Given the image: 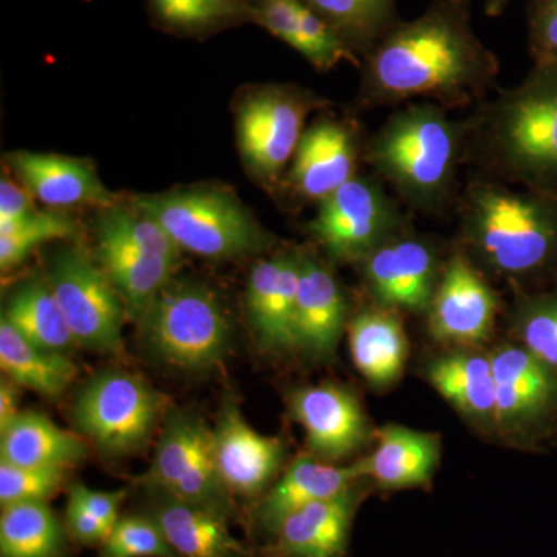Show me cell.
<instances>
[{"mask_svg": "<svg viewBox=\"0 0 557 557\" xmlns=\"http://www.w3.org/2000/svg\"><path fill=\"white\" fill-rule=\"evenodd\" d=\"M359 72L358 110L432 102L450 112L496 90L500 61L474 32L469 0H434L416 20H399Z\"/></svg>", "mask_w": 557, "mask_h": 557, "instance_id": "cell-1", "label": "cell"}, {"mask_svg": "<svg viewBox=\"0 0 557 557\" xmlns=\"http://www.w3.org/2000/svg\"><path fill=\"white\" fill-rule=\"evenodd\" d=\"M460 249L518 289L557 284V194L471 175L454 205Z\"/></svg>", "mask_w": 557, "mask_h": 557, "instance_id": "cell-2", "label": "cell"}, {"mask_svg": "<svg viewBox=\"0 0 557 557\" xmlns=\"http://www.w3.org/2000/svg\"><path fill=\"white\" fill-rule=\"evenodd\" d=\"M475 174L557 194V65H536L494 90L467 119Z\"/></svg>", "mask_w": 557, "mask_h": 557, "instance_id": "cell-3", "label": "cell"}, {"mask_svg": "<svg viewBox=\"0 0 557 557\" xmlns=\"http://www.w3.org/2000/svg\"><path fill=\"white\" fill-rule=\"evenodd\" d=\"M467 146V120L432 102H409L368 137L364 163L410 211L443 214L460 193Z\"/></svg>", "mask_w": 557, "mask_h": 557, "instance_id": "cell-4", "label": "cell"}, {"mask_svg": "<svg viewBox=\"0 0 557 557\" xmlns=\"http://www.w3.org/2000/svg\"><path fill=\"white\" fill-rule=\"evenodd\" d=\"M132 205L157 220L180 249L211 260L262 255L273 244L248 208L218 186L145 194Z\"/></svg>", "mask_w": 557, "mask_h": 557, "instance_id": "cell-5", "label": "cell"}, {"mask_svg": "<svg viewBox=\"0 0 557 557\" xmlns=\"http://www.w3.org/2000/svg\"><path fill=\"white\" fill-rule=\"evenodd\" d=\"M138 324L150 354L183 372L218 368L230 351L228 314L200 282L172 278Z\"/></svg>", "mask_w": 557, "mask_h": 557, "instance_id": "cell-6", "label": "cell"}, {"mask_svg": "<svg viewBox=\"0 0 557 557\" xmlns=\"http://www.w3.org/2000/svg\"><path fill=\"white\" fill-rule=\"evenodd\" d=\"M332 102L295 84H263L248 90L236 106V134L242 161L263 188L284 183L307 120Z\"/></svg>", "mask_w": 557, "mask_h": 557, "instance_id": "cell-7", "label": "cell"}, {"mask_svg": "<svg viewBox=\"0 0 557 557\" xmlns=\"http://www.w3.org/2000/svg\"><path fill=\"white\" fill-rule=\"evenodd\" d=\"M166 408V395L143 376L106 369L79 388L73 421L102 456L120 458L146 446Z\"/></svg>", "mask_w": 557, "mask_h": 557, "instance_id": "cell-8", "label": "cell"}, {"mask_svg": "<svg viewBox=\"0 0 557 557\" xmlns=\"http://www.w3.org/2000/svg\"><path fill=\"white\" fill-rule=\"evenodd\" d=\"M410 225L405 205L388 194L387 186L375 174L359 172L319 201L307 233L333 262L359 263Z\"/></svg>", "mask_w": 557, "mask_h": 557, "instance_id": "cell-9", "label": "cell"}, {"mask_svg": "<svg viewBox=\"0 0 557 557\" xmlns=\"http://www.w3.org/2000/svg\"><path fill=\"white\" fill-rule=\"evenodd\" d=\"M143 485L159 487L228 519L236 515L233 496L215 463L212 429L193 410L174 408L168 412Z\"/></svg>", "mask_w": 557, "mask_h": 557, "instance_id": "cell-10", "label": "cell"}, {"mask_svg": "<svg viewBox=\"0 0 557 557\" xmlns=\"http://www.w3.org/2000/svg\"><path fill=\"white\" fill-rule=\"evenodd\" d=\"M76 346L120 354L126 307L106 271L79 248H61L46 274Z\"/></svg>", "mask_w": 557, "mask_h": 557, "instance_id": "cell-11", "label": "cell"}, {"mask_svg": "<svg viewBox=\"0 0 557 557\" xmlns=\"http://www.w3.org/2000/svg\"><path fill=\"white\" fill-rule=\"evenodd\" d=\"M496 380L497 434L525 448L557 429V372L516 341L491 351Z\"/></svg>", "mask_w": 557, "mask_h": 557, "instance_id": "cell-12", "label": "cell"}, {"mask_svg": "<svg viewBox=\"0 0 557 557\" xmlns=\"http://www.w3.org/2000/svg\"><path fill=\"white\" fill-rule=\"evenodd\" d=\"M445 262L437 242L410 225L357 265L370 302L426 317Z\"/></svg>", "mask_w": 557, "mask_h": 557, "instance_id": "cell-13", "label": "cell"}, {"mask_svg": "<svg viewBox=\"0 0 557 557\" xmlns=\"http://www.w3.org/2000/svg\"><path fill=\"white\" fill-rule=\"evenodd\" d=\"M366 141L355 116L324 110L304 132L282 186L293 200L318 205L361 172Z\"/></svg>", "mask_w": 557, "mask_h": 557, "instance_id": "cell-14", "label": "cell"}, {"mask_svg": "<svg viewBox=\"0 0 557 557\" xmlns=\"http://www.w3.org/2000/svg\"><path fill=\"white\" fill-rule=\"evenodd\" d=\"M500 307L486 274L457 247L446 258L426 313L429 335L453 348L478 347L493 335Z\"/></svg>", "mask_w": 557, "mask_h": 557, "instance_id": "cell-15", "label": "cell"}, {"mask_svg": "<svg viewBox=\"0 0 557 557\" xmlns=\"http://www.w3.org/2000/svg\"><path fill=\"white\" fill-rule=\"evenodd\" d=\"M288 410L306 432L309 454L330 463L354 456L375 437L361 401L341 384L295 388L288 395Z\"/></svg>", "mask_w": 557, "mask_h": 557, "instance_id": "cell-16", "label": "cell"}, {"mask_svg": "<svg viewBox=\"0 0 557 557\" xmlns=\"http://www.w3.org/2000/svg\"><path fill=\"white\" fill-rule=\"evenodd\" d=\"M215 463L231 496L255 498L269 491L285 457L281 437H269L249 426L233 399L223 403L212 429Z\"/></svg>", "mask_w": 557, "mask_h": 557, "instance_id": "cell-17", "label": "cell"}, {"mask_svg": "<svg viewBox=\"0 0 557 557\" xmlns=\"http://www.w3.org/2000/svg\"><path fill=\"white\" fill-rule=\"evenodd\" d=\"M350 307L338 277L325 260L300 249L296 295V351L318 362L335 358L347 332Z\"/></svg>", "mask_w": 557, "mask_h": 557, "instance_id": "cell-18", "label": "cell"}, {"mask_svg": "<svg viewBox=\"0 0 557 557\" xmlns=\"http://www.w3.org/2000/svg\"><path fill=\"white\" fill-rule=\"evenodd\" d=\"M300 249H282L249 271L245 309L259 346L265 351L296 350L295 314Z\"/></svg>", "mask_w": 557, "mask_h": 557, "instance_id": "cell-19", "label": "cell"}, {"mask_svg": "<svg viewBox=\"0 0 557 557\" xmlns=\"http://www.w3.org/2000/svg\"><path fill=\"white\" fill-rule=\"evenodd\" d=\"M5 164L33 199L47 207L106 209L119 203V197L106 188L89 160L16 150L7 153Z\"/></svg>", "mask_w": 557, "mask_h": 557, "instance_id": "cell-20", "label": "cell"}, {"mask_svg": "<svg viewBox=\"0 0 557 557\" xmlns=\"http://www.w3.org/2000/svg\"><path fill=\"white\" fill-rule=\"evenodd\" d=\"M369 480L327 498L296 509L274 531L269 557H344L355 512Z\"/></svg>", "mask_w": 557, "mask_h": 557, "instance_id": "cell-21", "label": "cell"}, {"mask_svg": "<svg viewBox=\"0 0 557 557\" xmlns=\"http://www.w3.org/2000/svg\"><path fill=\"white\" fill-rule=\"evenodd\" d=\"M423 375L472 426L497 434L496 380L490 354L478 347L450 348L428 361Z\"/></svg>", "mask_w": 557, "mask_h": 557, "instance_id": "cell-22", "label": "cell"}, {"mask_svg": "<svg viewBox=\"0 0 557 557\" xmlns=\"http://www.w3.org/2000/svg\"><path fill=\"white\" fill-rule=\"evenodd\" d=\"M146 486V485H145ZM148 490V515L178 557H252L233 536L228 518L212 509L172 497L159 487Z\"/></svg>", "mask_w": 557, "mask_h": 557, "instance_id": "cell-23", "label": "cell"}, {"mask_svg": "<svg viewBox=\"0 0 557 557\" xmlns=\"http://www.w3.org/2000/svg\"><path fill=\"white\" fill-rule=\"evenodd\" d=\"M376 446L358 460L362 478L384 490L428 486L442 458V438L435 432L386 424L375 431Z\"/></svg>", "mask_w": 557, "mask_h": 557, "instance_id": "cell-24", "label": "cell"}, {"mask_svg": "<svg viewBox=\"0 0 557 557\" xmlns=\"http://www.w3.org/2000/svg\"><path fill=\"white\" fill-rule=\"evenodd\" d=\"M358 461L336 465L304 454L296 458L281 479L269 487L258 507V523L273 534L282 520L296 509L327 500L364 482Z\"/></svg>", "mask_w": 557, "mask_h": 557, "instance_id": "cell-25", "label": "cell"}, {"mask_svg": "<svg viewBox=\"0 0 557 557\" xmlns=\"http://www.w3.org/2000/svg\"><path fill=\"white\" fill-rule=\"evenodd\" d=\"M351 361L370 386L384 391L405 372L409 339L401 313L370 302L351 314L347 325Z\"/></svg>", "mask_w": 557, "mask_h": 557, "instance_id": "cell-26", "label": "cell"}, {"mask_svg": "<svg viewBox=\"0 0 557 557\" xmlns=\"http://www.w3.org/2000/svg\"><path fill=\"white\" fill-rule=\"evenodd\" d=\"M248 3L255 16L252 24L298 51L319 72H327L343 62L361 67V61L302 0H248Z\"/></svg>", "mask_w": 557, "mask_h": 557, "instance_id": "cell-27", "label": "cell"}, {"mask_svg": "<svg viewBox=\"0 0 557 557\" xmlns=\"http://www.w3.org/2000/svg\"><path fill=\"white\" fill-rule=\"evenodd\" d=\"M87 453L86 440L33 410L21 412L0 431V460L20 467L70 469Z\"/></svg>", "mask_w": 557, "mask_h": 557, "instance_id": "cell-28", "label": "cell"}, {"mask_svg": "<svg viewBox=\"0 0 557 557\" xmlns=\"http://www.w3.org/2000/svg\"><path fill=\"white\" fill-rule=\"evenodd\" d=\"M97 249L100 265L123 299L127 314L139 322L161 289L174 278L178 262L153 258L100 237H97Z\"/></svg>", "mask_w": 557, "mask_h": 557, "instance_id": "cell-29", "label": "cell"}, {"mask_svg": "<svg viewBox=\"0 0 557 557\" xmlns=\"http://www.w3.org/2000/svg\"><path fill=\"white\" fill-rule=\"evenodd\" d=\"M0 368L17 386L50 399L60 398L78 375L69 355L36 346L5 318L0 321Z\"/></svg>", "mask_w": 557, "mask_h": 557, "instance_id": "cell-30", "label": "cell"}, {"mask_svg": "<svg viewBox=\"0 0 557 557\" xmlns=\"http://www.w3.org/2000/svg\"><path fill=\"white\" fill-rule=\"evenodd\" d=\"M2 318L36 346L69 355L76 347L53 289L46 277L22 282L7 299Z\"/></svg>", "mask_w": 557, "mask_h": 557, "instance_id": "cell-31", "label": "cell"}, {"mask_svg": "<svg viewBox=\"0 0 557 557\" xmlns=\"http://www.w3.org/2000/svg\"><path fill=\"white\" fill-rule=\"evenodd\" d=\"M359 61L399 21L398 0H302Z\"/></svg>", "mask_w": 557, "mask_h": 557, "instance_id": "cell-32", "label": "cell"}, {"mask_svg": "<svg viewBox=\"0 0 557 557\" xmlns=\"http://www.w3.org/2000/svg\"><path fill=\"white\" fill-rule=\"evenodd\" d=\"M153 25L178 38L205 39L252 24L248 0H148Z\"/></svg>", "mask_w": 557, "mask_h": 557, "instance_id": "cell-33", "label": "cell"}, {"mask_svg": "<svg viewBox=\"0 0 557 557\" xmlns=\"http://www.w3.org/2000/svg\"><path fill=\"white\" fill-rule=\"evenodd\" d=\"M65 531L47 502L2 507L0 557H64Z\"/></svg>", "mask_w": 557, "mask_h": 557, "instance_id": "cell-34", "label": "cell"}, {"mask_svg": "<svg viewBox=\"0 0 557 557\" xmlns=\"http://www.w3.org/2000/svg\"><path fill=\"white\" fill-rule=\"evenodd\" d=\"M509 322L512 341L557 372V284L518 289Z\"/></svg>", "mask_w": 557, "mask_h": 557, "instance_id": "cell-35", "label": "cell"}, {"mask_svg": "<svg viewBox=\"0 0 557 557\" xmlns=\"http://www.w3.org/2000/svg\"><path fill=\"white\" fill-rule=\"evenodd\" d=\"M95 233L100 239L119 242L124 247L137 249L153 258L178 262L182 256V249L174 244L163 226L134 205L121 207L116 203L115 207L101 209Z\"/></svg>", "mask_w": 557, "mask_h": 557, "instance_id": "cell-36", "label": "cell"}, {"mask_svg": "<svg viewBox=\"0 0 557 557\" xmlns=\"http://www.w3.org/2000/svg\"><path fill=\"white\" fill-rule=\"evenodd\" d=\"M75 220L61 211H35L28 218L0 230V269L3 273L21 265L40 245L73 239Z\"/></svg>", "mask_w": 557, "mask_h": 557, "instance_id": "cell-37", "label": "cell"}, {"mask_svg": "<svg viewBox=\"0 0 557 557\" xmlns=\"http://www.w3.org/2000/svg\"><path fill=\"white\" fill-rule=\"evenodd\" d=\"M101 557H178L148 515L120 518L101 545Z\"/></svg>", "mask_w": 557, "mask_h": 557, "instance_id": "cell-38", "label": "cell"}, {"mask_svg": "<svg viewBox=\"0 0 557 557\" xmlns=\"http://www.w3.org/2000/svg\"><path fill=\"white\" fill-rule=\"evenodd\" d=\"M69 469L30 468L0 460V505L47 502L67 482Z\"/></svg>", "mask_w": 557, "mask_h": 557, "instance_id": "cell-39", "label": "cell"}, {"mask_svg": "<svg viewBox=\"0 0 557 557\" xmlns=\"http://www.w3.org/2000/svg\"><path fill=\"white\" fill-rule=\"evenodd\" d=\"M527 25L533 64L557 65V0H527Z\"/></svg>", "mask_w": 557, "mask_h": 557, "instance_id": "cell-40", "label": "cell"}, {"mask_svg": "<svg viewBox=\"0 0 557 557\" xmlns=\"http://www.w3.org/2000/svg\"><path fill=\"white\" fill-rule=\"evenodd\" d=\"M69 494L78 498L83 507L100 520L109 536L110 531L120 520V508L124 496H126V491H97L90 490L83 483H75L70 486Z\"/></svg>", "mask_w": 557, "mask_h": 557, "instance_id": "cell-41", "label": "cell"}, {"mask_svg": "<svg viewBox=\"0 0 557 557\" xmlns=\"http://www.w3.org/2000/svg\"><path fill=\"white\" fill-rule=\"evenodd\" d=\"M36 209L33 207V196L11 172H3L0 180V230L28 218Z\"/></svg>", "mask_w": 557, "mask_h": 557, "instance_id": "cell-42", "label": "cell"}, {"mask_svg": "<svg viewBox=\"0 0 557 557\" xmlns=\"http://www.w3.org/2000/svg\"><path fill=\"white\" fill-rule=\"evenodd\" d=\"M67 528L72 537L84 545H102L108 537V531L101 525L100 520L90 515L83 504L69 494L67 502Z\"/></svg>", "mask_w": 557, "mask_h": 557, "instance_id": "cell-43", "label": "cell"}, {"mask_svg": "<svg viewBox=\"0 0 557 557\" xmlns=\"http://www.w3.org/2000/svg\"><path fill=\"white\" fill-rule=\"evenodd\" d=\"M20 386L13 381L2 380L0 383V431L20 416Z\"/></svg>", "mask_w": 557, "mask_h": 557, "instance_id": "cell-44", "label": "cell"}, {"mask_svg": "<svg viewBox=\"0 0 557 557\" xmlns=\"http://www.w3.org/2000/svg\"><path fill=\"white\" fill-rule=\"evenodd\" d=\"M512 0H485V14L487 17H498L505 13Z\"/></svg>", "mask_w": 557, "mask_h": 557, "instance_id": "cell-45", "label": "cell"}]
</instances>
